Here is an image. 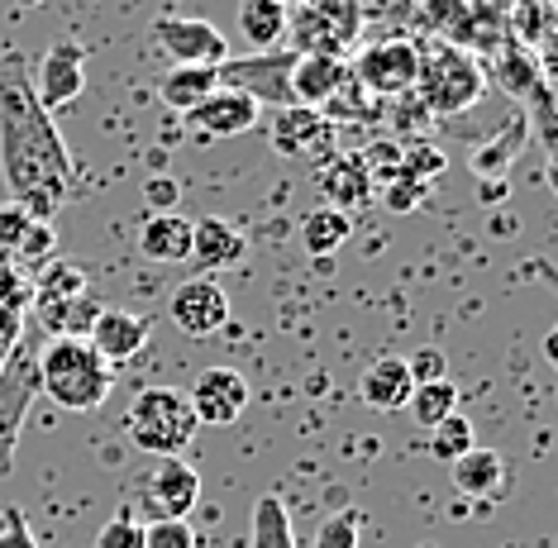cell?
I'll return each mask as SVG.
<instances>
[{
  "mask_svg": "<svg viewBox=\"0 0 558 548\" xmlns=\"http://www.w3.org/2000/svg\"><path fill=\"white\" fill-rule=\"evenodd\" d=\"M0 172L10 200L34 224H53L72 196V153L62 144L53 114L39 106L24 76L0 72Z\"/></svg>",
  "mask_w": 558,
  "mask_h": 548,
  "instance_id": "cell-1",
  "label": "cell"
},
{
  "mask_svg": "<svg viewBox=\"0 0 558 548\" xmlns=\"http://www.w3.org/2000/svg\"><path fill=\"white\" fill-rule=\"evenodd\" d=\"M110 391H116V367L82 334L48 339L39 349V397L62 411H100Z\"/></svg>",
  "mask_w": 558,
  "mask_h": 548,
  "instance_id": "cell-2",
  "label": "cell"
},
{
  "mask_svg": "<svg viewBox=\"0 0 558 548\" xmlns=\"http://www.w3.org/2000/svg\"><path fill=\"white\" fill-rule=\"evenodd\" d=\"M487 96V68L477 53L459 44H429L421 48V72H415V100L429 110V120H453L468 114Z\"/></svg>",
  "mask_w": 558,
  "mask_h": 548,
  "instance_id": "cell-3",
  "label": "cell"
},
{
  "mask_svg": "<svg viewBox=\"0 0 558 548\" xmlns=\"http://www.w3.org/2000/svg\"><path fill=\"white\" fill-rule=\"evenodd\" d=\"M196 415H192V401L186 391L177 387H148L138 391L130 415H124V435L138 453H154V458H177L186 443L196 439Z\"/></svg>",
  "mask_w": 558,
  "mask_h": 548,
  "instance_id": "cell-4",
  "label": "cell"
},
{
  "mask_svg": "<svg viewBox=\"0 0 558 548\" xmlns=\"http://www.w3.org/2000/svg\"><path fill=\"white\" fill-rule=\"evenodd\" d=\"M29 310L48 339H62V334H86V325H92L100 305L92 301V282H86L77 263H48L29 291Z\"/></svg>",
  "mask_w": 558,
  "mask_h": 548,
  "instance_id": "cell-5",
  "label": "cell"
},
{
  "mask_svg": "<svg viewBox=\"0 0 558 548\" xmlns=\"http://www.w3.org/2000/svg\"><path fill=\"white\" fill-rule=\"evenodd\" d=\"M363 29V0H296L287 5L291 53L344 58Z\"/></svg>",
  "mask_w": 558,
  "mask_h": 548,
  "instance_id": "cell-6",
  "label": "cell"
},
{
  "mask_svg": "<svg viewBox=\"0 0 558 548\" xmlns=\"http://www.w3.org/2000/svg\"><path fill=\"white\" fill-rule=\"evenodd\" d=\"M34 401H39V349L20 339L0 367V477L15 473V449Z\"/></svg>",
  "mask_w": 558,
  "mask_h": 548,
  "instance_id": "cell-7",
  "label": "cell"
},
{
  "mask_svg": "<svg viewBox=\"0 0 558 548\" xmlns=\"http://www.w3.org/2000/svg\"><path fill=\"white\" fill-rule=\"evenodd\" d=\"M353 82L377 100H397L415 92V72H421V44L411 38H383V44H367L359 58L349 62Z\"/></svg>",
  "mask_w": 558,
  "mask_h": 548,
  "instance_id": "cell-8",
  "label": "cell"
},
{
  "mask_svg": "<svg viewBox=\"0 0 558 548\" xmlns=\"http://www.w3.org/2000/svg\"><path fill=\"white\" fill-rule=\"evenodd\" d=\"M134 491H138V515H148L144 525H154V520H186L201 501V477L182 458H158L148 473H138Z\"/></svg>",
  "mask_w": 558,
  "mask_h": 548,
  "instance_id": "cell-9",
  "label": "cell"
},
{
  "mask_svg": "<svg viewBox=\"0 0 558 548\" xmlns=\"http://www.w3.org/2000/svg\"><path fill=\"white\" fill-rule=\"evenodd\" d=\"M148 34L172 68H225L230 62V38L201 15H158Z\"/></svg>",
  "mask_w": 558,
  "mask_h": 548,
  "instance_id": "cell-10",
  "label": "cell"
},
{
  "mask_svg": "<svg viewBox=\"0 0 558 548\" xmlns=\"http://www.w3.org/2000/svg\"><path fill=\"white\" fill-rule=\"evenodd\" d=\"M339 130L325 120V110H306V106H282L268 120V144L282 158H301V162H325L335 153Z\"/></svg>",
  "mask_w": 558,
  "mask_h": 548,
  "instance_id": "cell-11",
  "label": "cell"
},
{
  "mask_svg": "<svg viewBox=\"0 0 558 548\" xmlns=\"http://www.w3.org/2000/svg\"><path fill=\"white\" fill-rule=\"evenodd\" d=\"M291 62L296 53H253V58H230L220 68V86H234V92L253 96L258 106L282 110L291 106Z\"/></svg>",
  "mask_w": 558,
  "mask_h": 548,
  "instance_id": "cell-12",
  "label": "cell"
},
{
  "mask_svg": "<svg viewBox=\"0 0 558 548\" xmlns=\"http://www.w3.org/2000/svg\"><path fill=\"white\" fill-rule=\"evenodd\" d=\"M168 315H172V325L182 329V334L210 339V334H220V329L230 325V296H225V287L215 282V277H192V282H182L172 291Z\"/></svg>",
  "mask_w": 558,
  "mask_h": 548,
  "instance_id": "cell-13",
  "label": "cell"
},
{
  "mask_svg": "<svg viewBox=\"0 0 558 548\" xmlns=\"http://www.w3.org/2000/svg\"><path fill=\"white\" fill-rule=\"evenodd\" d=\"M186 401H192L196 425H234V419L248 411L253 391H248L244 373H234V367H206V373L196 377V387L186 391Z\"/></svg>",
  "mask_w": 558,
  "mask_h": 548,
  "instance_id": "cell-14",
  "label": "cell"
},
{
  "mask_svg": "<svg viewBox=\"0 0 558 548\" xmlns=\"http://www.w3.org/2000/svg\"><path fill=\"white\" fill-rule=\"evenodd\" d=\"M258 120H263V106L253 96L234 92V86H220V92L206 96L196 110L182 114V124L201 138H239V134H248Z\"/></svg>",
  "mask_w": 558,
  "mask_h": 548,
  "instance_id": "cell-15",
  "label": "cell"
},
{
  "mask_svg": "<svg viewBox=\"0 0 558 548\" xmlns=\"http://www.w3.org/2000/svg\"><path fill=\"white\" fill-rule=\"evenodd\" d=\"M148 334H154V320L148 315H134V310H120V305H106V310L92 315V325H86V343L106 358L110 367L130 363L138 358V349L148 343Z\"/></svg>",
  "mask_w": 558,
  "mask_h": 548,
  "instance_id": "cell-16",
  "label": "cell"
},
{
  "mask_svg": "<svg viewBox=\"0 0 558 548\" xmlns=\"http://www.w3.org/2000/svg\"><path fill=\"white\" fill-rule=\"evenodd\" d=\"M34 96L39 106L53 114L62 106H72L82 92H86V53L82 44H53L48 53L39 58V72H34Z\"/></svg>",
  "mask_w": 558,
  "mask_h": 548,
  "instance_id": "cell-17",
  "label": "cell"
},
{
  "mask_svg": "<svg viewBox=\"0 0 558 548\" xmlns=\"http://www.w3.org/2000/svg\"><path fill=\"white\" fill-rule=\"evenodd\" d=\"M315 186L325 191V206H335L344 215L367 206V200L377 196L373 182H367V172H363V162H359V153H329L325 162H315Z\"/></svg>",
  "mask_w": 558,
  "mask_h": 548,
  "instance_id": "cell-18",
  "label": "cell"
},
{
  "mask_svg": "<svg viewBox=\"0 0 558 548\" xmlns=\"http://www.w3.org/2000/svg\"><path fill=\"white\" fill-rule=\"evenodd\" d=\"M349 76L344 58H325V53H296L291 62V106L325 110L329 96L339 92V82Z\"/></svg>",
  "mask_w": 558,
  "mask_h": 548,
  "instance_id": "cell-19",
  "label": "cell"
},
{
  "mask_svg": "<svg viewBox=\"0 0 558 548\" xmlns=\"http://www.w3.org/2000/svg\"><path fill=\"white\" fill-rule=\"evenodd\" d=\"M244 253L248 239L230 220H215V215L210 220H192V258L186 263H196L201 272H220V267L244 263Z\"/></svg>",
  "mask_w": 558,
  "mask_h": 548,
  "instance_id": "cell-20",
  "label": "cell"
},
{
  "mask_svg": "<svg viewBox=\"0 0 558 548\" xmlns=\"http://www.w3.org/2000/svg\"><path fill=\"white\" fill-rule=\"evenodd\" d=\"M487 62H492V68H487V86L497 82L501 92L515 96V100H530V96H535V86L544 82L539 53H535V48H525V44H515V38H506V44Z\"/></svg>",
  "mask_w": 558,
  "mask_h": 548,
  "instance_id": "cell-21",
  "label": "cell"
},
{
  "mask_svg": "<svg viewBox=\"0 0 558 548\" xmlns=\"http://www.w3.org/2000/svg\"><path fill=\"white\" fill-rule=\"evenodd\" d=\"M411 391H415V381L405 373V358H391V353L377 363H367L363 377H359V397L373 405V411H405Z\"/></svg>",
  "mask_w": 558,
  "mask_h": 548,
  "instance_id": "cell-22",
  "label": "cell"
},
{
  "mask_svg": "<svg viewBox=\"0 0 558 548\" xmlns=\"http://www.w3.org/2000/svg\"><path fill=\"white\" fill-rule=\"evenodd\" d=\"M138 253L148 263H186L192 258V220L186 215H148L138 229Z\"/></svg>",
  "mask_w": 558,
  "mask_h": 548,
  "instance_id": "cell-23",
  "label": "cell"
},
{
  "mask_svg": "<svg viewBox=\"0 0 558 548\" xmlns=\"http://www.w3.org/2000/svg\"><path fill=\"white\" fill-rule=\"evenodd\" d=\"M453 467V487L459 496H473V501H487V496L506 491V458L497 449H468Z\"/></svg>",
  "mask_w": 558,
  "mask_h": 548,
  "instance_id": "cell-24",
  "label": "cell"
},
{
  "mask_svg": "<svg viewBox=\"0 0 558 548\" xmlns=\"http://www.w3.org/2000/svg\"><path fill=\"white\" fill-rule=\"evenodd\" d=\"M215 92H220V68H168L158 82L162 106L177 110V114L196 110L201 100L215 96Z\"/></svg>",
  "mask_w": 558,
  "mask_h": 548,
  "instance_id": "cell-25",
  "label": "cell"
},
{
  "mask_svg": "<svg viewBox=\"0 0 558 548\" xmlns=\"http://www.w3.org/2000/svg\"><path fill=\"white\" fill-rule=\"evenodd\" d=\"M349 234H353V215L335 210V206H315V210H306V220H301V248H306L311 258H335V253L349 244Z\"/></svg>",
  "mask_w": 558,
  "mask_h": 548,
  "instance_id": "cell-26",
  "label": "cell"
},
{
  "mask_svg": "<svg viewBox=\"0 0 558 548\" xmlns=\"http://www.w3.org/2000/svg\"><path fill=\"white\" fill-rule=\"evenodd\" d=\"M239 34L253 44V53H272L287 38V5L282 0H244L239 5Z\"/></svg>",
  "mask_w": 558,
  "mask_h": 548,
  "instance_id": "cell-27",
  "label": "cell"
},
{
  "mask_svg": "<svg viewBox=\"0 0 558 548\" xmlns=\"http://www.w3.org/2000/svg\"><path fill=\"white\" fill-rule=\"evenodd\" d=\"M248 548H296V529H291L287 501L277 491L253 501V520H248Z\"/></svg>",
  "mask_w": 558,
  "mask_h": 548,
  "instance_id": "cell-28",
  "label": "cell"
},
{
  "mask_svg": "<svg viewBox=\"0 0 558 548\" xmlns=\"http://www.w3.org/2000/svg\"><path fill=\"white\" fill-rule=\"evenodd\" d=\"M525 134H530V124H525V114H520V120H511L506 124V130L492 138L487 148H477L473 153V172H477V182H497V176H506L511 172V162H515V153L525 148Z\"/></svg>",
  "mask_w": 558,
  "mask_h": 548,
  "instance_id": "cell-29",
  "label": "cell"
},
{
  "mask_svg": "<svg viewBox=\"0 0 558 548\" xmlns=\"http://www.w3.org/2000/svg\"><path fill=\"white\" fill-rule=\"evenodd\" d=\"M444 172H449V153L439 144H429V138H401V182L429 191Z\"/></svg>",
  "mask_w": 558,
  "mask_h": 548,
  "instance_id": "cell-30",
  "label": "cell"
},
{
  "mask_svg": "<svg viewBox=\"0 0 558 548\" xmlns=\"http://www.w3.org/2000/svg\"><path fill=\"white\" fill-rule=\"evenodd\" d=\"M405 411H411V419H415L421 429H435L439 419L459 415V387H453L449 377H444V381H425V387H415V391H411Z\"/></svg>",
  "mask_w": 558,
  "mask_h": 548,
  "instance_id": "cell-31",
  "label": "cell"
},
{
  "mask_svg": "<svg viewBox=\"0 0 558 548\" xmlns=\"http://www.w3.org/2000/svg\"><path fill=\"white\" fill-rule=\"evenodd\" d=\"M468 449H477V429L468 415H449L429 429V453H435L439 463H459Z\"/></svg>",
  "mask_w": 558,
  "mask_h": 548,
  "instance_id": "cell-32",
  "label": "cell"
},
{
  "mask_svg": "<svg viewBox=\"0 0 558 548\" xmlns=\"http://www.w3.org/2000/svg\"><path fill=\"white\" fill-rule=\"evenodd\" d=\"M383 120H387V138H401L411 134V138H425V130L435 120H429V110L415 100V92L411 96H397V100H383Z\"/></svg>",
  "mask_w": 558,
  "mask_h": 548,
  "instance_id": "cell-33",
  "label": "cell"
},
{
  "mask_svg": "<svg viewBox=\"0 0 558 548\" xmlns=\"http://www.w3.org/2000/svg\"><path fill=\"white\" fill-rule=\"evenodd\" d=\"M96 548H144V520H138L130 506H120V511L100 525Z\"/></svg>",
  "mask_w": 558,
  "mask_h": 548,
  "instance_id": "cell-34",
  "label": "cell"
},
{
  "mask_svg": "<svg viewBox=\"0 0 558 548\" xmlns=\"http://www.w3.org/2000/svg\"><path fill=\"white\" fill-rule=\"evenodd\" d=\"M359 539H363V515L353 511V506H344V511H335L320 525L315 548H359Z\"/></svg>",
  "mask_w": 558,
  "mask_h": 548,
  "instance_id": "cell-35",
  "label": "cell"
},
{
  "mask_svg": "<svg viewBox=\"0 0 558 548\" xmlns=\"http://www.w3.org/2000/svg\"><path fill=\"white\" fill-rule=\"evenodd\" d=\"M53 248H58V234H53V224H34L29 220V229H24V239H20V248L10 253V263L20 267H29V263H48L53 258Z\"/></svg>",
  "mask_w": 558,
  "mask_h": 548,
  "instance_id": "cell-36",
  "label": "cell"
},
{
  "mask_svg": "<svg viewBox=\"0 0 558 548\" xmlns=\"http://www.w3.org/2000/svg\"><path fill=\"white\" fill-rule=\"evenodd\" d=\"M144 548H196V529L186 520H154L144 525Z\"/></svg>",
  "mask_w": 558,
  "mask_h": 548,
  "instance_id": "cell-37",
  "label": "cell"
},
{
  "mask_svg": "<svg viewBox=\"0 0 558 548\" xmlns=\"http://www.w3.org/2000/svg\"><path fill=\"white\" fill-rule=\"evenodd\" d=\"M144 200H148L154 215H177V206H182V182L168 176V172H154L144 182Z\"/></svg>",
  "mask_w": 558,
  "mask_h": 548,
  "instance_id": "cell-38",
  "label": "cell"
},
{
  "mask_svg": "<svg viewBox=\"0 0 558 548\" xmlns=\"http://www.w3.org/2000/svg\"><path fill=\"white\" fill-rule=\"evenodd\" d=\"M405 373H411L415 387H425V381H444L449 377V358H444V349H421L405 358Z\"/></svg>",
  "mask_w": 558,
  "mask_h": 548,
  "instance_id": "cell-39",
  "label": "cell"
},
{
  "mask_svg": "<svg viewBox=\"0 0 558 548\" xmlns=\"http://www.w3.org/2000/svg\"><path fill=\"white\" fill-rule=\"evenodd\" d=\"M24 229H29V215H24L15 200H5V206H0V258H10V253L20 248Z\"/></svg>",
  "mask_w": 558,
  "mask_h": 548,
  "instance_id": "cell-40",
  "label": "cell"
},
{
  "mask_svg": "<svg viewBox=\"0 0 558 548\" xmlns=\"http://www.w3.org/2000/svg\"><path fill=\"white\" fill-rule=\"evenodd\" d=\"M0 548H39L29 520H24L20 511H0Z\"/></svg>",
  "mask_w": 558,
  "mask_h": 548,
  "instance_id": "cell-41",
  "label": "cell"
},
{
  "mask_svg": "<svg viewBox=\"0 0 558 548\" xmlns=\"http://www.w3.org/2000/svg\"><path fill=\"white\" fill-rule=\"evenodd\" d=\"M383 200H387L391 215H411L415 206H425V200H429V191L411 186V182H391V186H383Z\"/></svg>",
  "mask_w": 558,
  "mask_h": 548,
  "instance_id": "cell-42",
  "label": "cell"
},
{
  "mask_svg": "<svg viewBox=\"0 0 558 548\" xmlns=\"http://www.w3.org/2000/svg\"><path fill=\"white\" fill-rule=\"evenodd\" d=\"M24 339V329H15V325H0V367H5V358L15 353V343Z\"/></svg>",
  "mask_w": 558,
  "mask_h": 548,
  "instance_id": "cell-43",
  "label": "cell"
},
{
  "mask_svg": "<svg viewBox=\"0 0 558 548\" xmlns=\"http://www.w3.org/2000/svg\"><path fill=\"white\" fill-rule=\"evenodd\" d=\"M506 191H511V186H506V176H497V182L482 186V200H506Z\"/></svg>",
  "mask_w": 558,
  "mask_h": 548,
  "instance_id": "cell-44",
  "label": "cell"
},
{
  "mask_svg": "<svg viewBox=\"0 0 558 548\" xmlns=\"http://www.w3.org/2000/svg\"><path fill=\"white\" fill-rule=\"evenodd\" d=\"M15 5H24V10H39V5H48V0H15Z\"/></svg>",
  "mask_w": 558,
  "mask_h": 548,
  "instance_id": "cell-45",
  "label": "cell"
},
{
  "mask_svg": "<svg viewBox=\"0 0 558 548\" xmlns=\"http://www.w3.org/2000/svg\"><path fill=\"white\" fill-rule=\"evenodd\" d=\"M421 548H435V544H421Z\"/></svg>",
  "mask_w": 558,
  "mask_h": 548,
  "instance_id": "cell-46",
  "label": "cell"
},
{
  "mask_svg": "<svg viewBox=\"0 0 558 548\" xmlns=\"http://www.w3.org/2000/svg\"><path fill=\"white\" fill-rule=\"evenodd\" d=\"M282 5H291V0H282Z\"/></svg>",
  "mask_w": 558,
  "mask_h": 548,
  "instance_id": "cell-47",
  "label": "cell"
}]
</instances>
